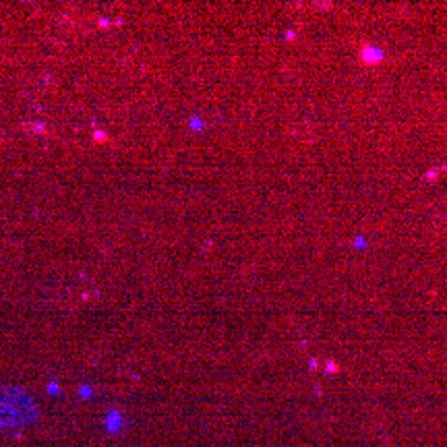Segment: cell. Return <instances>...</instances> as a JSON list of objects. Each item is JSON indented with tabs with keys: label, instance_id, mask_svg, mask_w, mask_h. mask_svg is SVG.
I'll list each match as a JSON object with an SVG mask.
<instances>
[{
	"label": "cell",
	"instance_id": "1",
	"mask_svg": "<svg viewBox=\"0 0 447 447\" xmlns=\"http://www.w3.org/2000/svg\"><path fill=\"white\" fill-rule=\"evenodd\" d=\"M362 60L367 63V65H373V63H379L381 60V52L373 46H362Z\"/></svg>",
	"mask_w": 447,
	"mask_h": 447
}]
</instances>
